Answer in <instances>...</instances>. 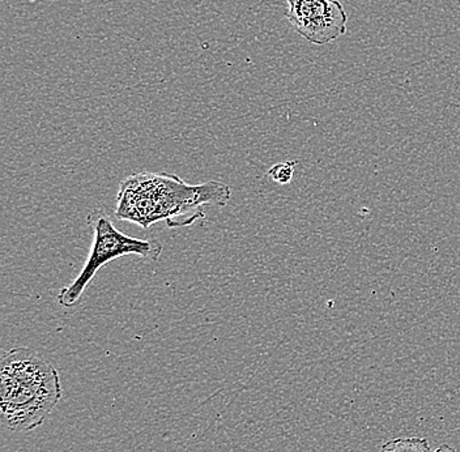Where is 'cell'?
Listing matches in <instances>:
<instances>
[{"label": "cell", "mask_w": 460, "mask_h": 452, "mask_svg": "<svg viewBox=\"0 0 460 452\" xmlns=\"http://www.w3.org/2000/svg\"><path fill=\"white\" fill-rule=\"evenodd\" d=\"M230 198L228 184L218 181L190 184L168 173H135L119 184L114 215L143 229L158 223L172 229L192 226L206 217L204 206L226 207Z\"/></svg>", "instance_id": "obj_1"}, {"label": "cell", "mask_w": 460, "mask_h": 452, "mask_svg": "<svg viewBox=\"0 0 460 452\" xmlns=\"http://www.w3.org/2000/svg\"><path fill=\"white\" fill-rule=\"evenodd\" d=\"M63 395L56 367L29 348H13L0 364L2 425L13 433L40 428Z\"/></svg>", "instance_id": "obj_2"}, {"label": "cell", "mask_w": 460, "mask_h": 452, "mask_svg": "<svg viewBox=\"0 0 460 452\" xmlns=\"http://www.w3.org/2000/svg\"><path fill=\"white\" fill-rule=\"evenodd\" d=\"M86 224L93 232L91 252L77 278L57 295L58 304L67 309L82 302L86 288L96 279L99 270L115 259L137 255L148 261H157L164 252L161 242L140 240L120 232L114 226L108 213L100 209L88 213Z\"/></svg>", "instance_id": "obj_3"}, {"label": "cell", "mask_w": 460, "mask_h": 452, "mask_svg": "<svg viewBox=\"0 0 460 452\" xmlns=\"http://www.w3.org/2000/svg\"><path fill=\"white\" fill-rule=\"evenodd\" d=\"M292 27L313 45L323 46L347 33L348 16L339 0H287Z\"/></svg>", "instance_id": "obj_4"}, {"label": "cell", "mask_w": 460, "mask_h": 452, "mask_svg": "<svg viewBox=\"0 0 460 452\" xmlns=\"http://www.w3.org/2000/svg\"><path fill=\"white\" fill-rule=\"evenodd\" d=\"M381 452H431L429 442L425 439H396L382 445Z\"/></svg>", "instance_id": "obj_5"}, {"label": "cell", "mask_w": 460, "mask_h": 452, "mask_svg": "<svg viewBox=\"0 0 460 452\" xmlns=\"http://www.w3.org/2000/svg\"><path fill=\"white\" fill-rule=\"evenodd\" d=\"M296 161L276 164L269 170V177L278 184H288L293 180L295 174Z\"/></svg>", "instance_id": "obj_6"}, {"label": "cell", "mask_w": 460, "mask_h": 452, "mask_svg": "<svg viewBox=\"0 0 460 452\" xmlns=\"http://www.w3.org/2000/svg\"><path fill=\"white\" fill-rule=\"evenodd\" d=\"M434 452H458L456 450V448H451V446L448 445H441L438 448H437Z\"/></svg>", "instance_id": "obj_7"}]
</instances>
